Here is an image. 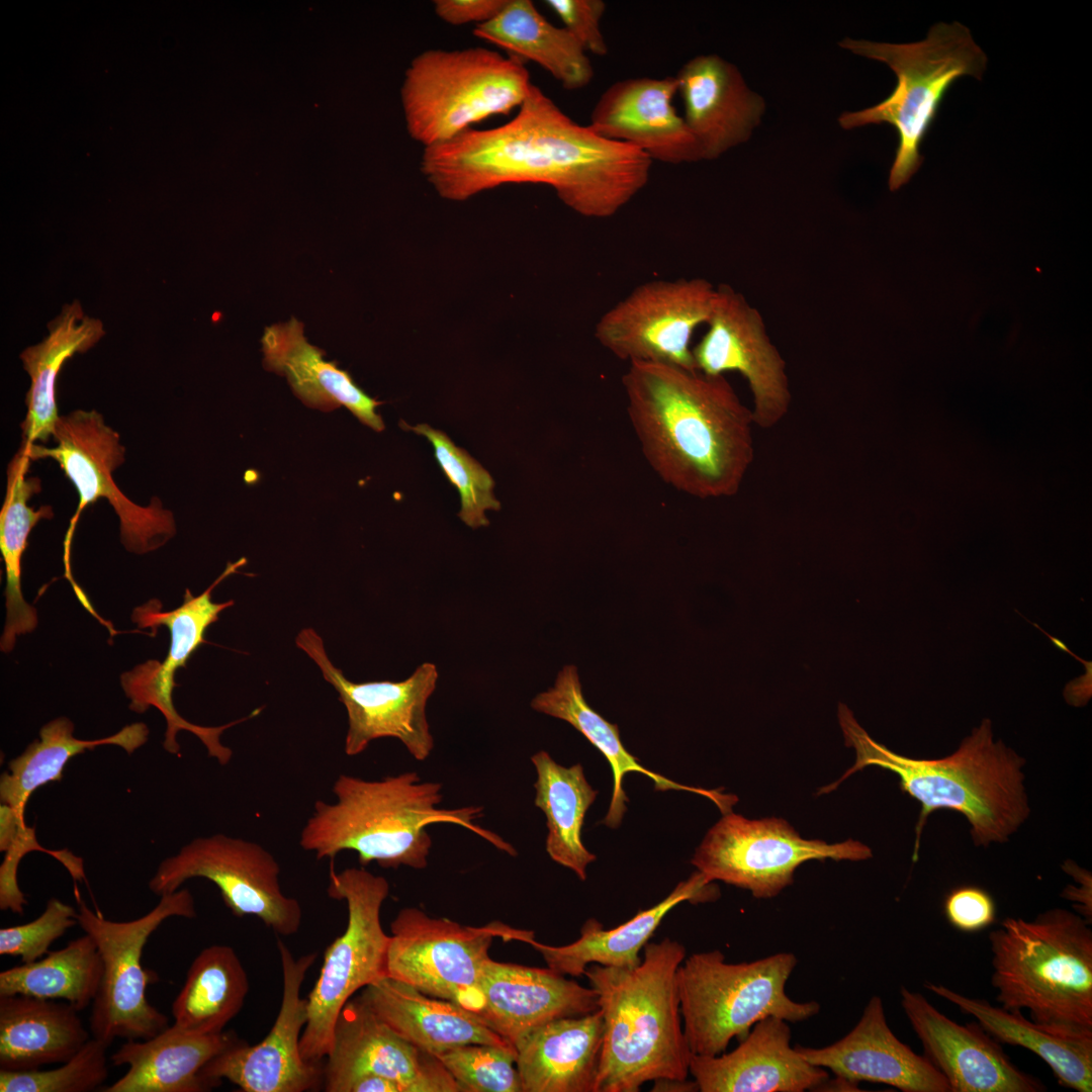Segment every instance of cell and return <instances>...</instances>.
I'll list each match as a JSON object with an SVG mask.
<instances>
[{
    "instance_id": "1",
    "label": "cell",
    "mask_w": 1092,
    "mask_h": 1092,
    "mask_svg": "<svg viewBox=\"0 0 1092 1092\" xmlns=\"http://www.w3.org/2000/svg\"><path fill=\"white\" fill-rule=\"evenodd\" d=\"M652 160L566 115L532 84L517 114L423 151L420 168L440 196L462 201L512 183L551 186L580 215L609 217L648 182Z\"/></svg>"
},
{
    "instance_id": "2",
    "label": "cell",
    "mask_w": 1092,
    "mask_h": 1092,
    "mask_svg": "<svg viewBox=\"0 0 1092 1092\" xmlns=\"http://www.w3.org/2000/svg\"><path fill=\"white\" fill-rule=\"evenodd\" d=\"M622 382L642 453L665 483L702 499L739 491L754 458V423L724 375L634 361Z\"/></svg>"
},
{
    "instance_id": "3",
    "label": "cell",
    "mask_w": 1092,
    "mask_h": 1092,
    "mask_svg": "<svg viewBox=\"0 0 1092 1092\" xmlns=\"http://www.w3.org/2000/svg\"><path fill=\"white\" fill-rule=\"evenodd\" d=\"M845 745L855 750L854 764L819 793H828L855 771L878 766L896 774L900 788L921 805L916 825L913 860L917 859L922 829L938 810L963 814L976 846L1004 843L1030 813L1022 767L1025 760L1001 740H993L992 723L985 719L950 755L916 759L895 753L874 740L852 712L838 706Z\"/></svg>"
},
{
    "instance_id": "4",
    "label": "cell",
    "mask_w": 1092,
    "mask_h": 1092,
    "mask_svg": "<svg viewBox=\"0 0 1092 1092\" xmlns=\"http://www.w3.org/2000/svg\"><path fill=\"white\" fill-rule=\"evenodd\" d=\"M441 791L440 783L421 782L416 771L376 781L341 775L333 786L336 802H315L299 844L317 859L333 860L341 851L353 850L361 866L374 861L383 869L423 870L432 847L428 826L449 823L517 854L499 835L475 824L482 807L439 808Z\"/></svg>"
},
{
    "instance_id": "5",
    "label": "cell",
    "mask_w": 1092,
    "mask_h": 1092,
    "mask_svg": "<svg viewBox=\"0 0 1092 1092\" xmlns=\"http://www.w3.org/2000/svg\"><path fill=\"white\" fill-rule=\"evenodd\" d=\"M685 958V946L664 937L647 942L634 968L585 969L604 1020L598 1092H638L649 1081L688 1079L693 1053L676 978Z\"/></svg>"
},
{
    "instance_id": "6",
    "label": "cell",
    "mask_w": 1092,
    "mask_h": 1092,
    "mask_svg": "<svg viewBox=\"0 0 1092 1092\" xmlns=\"http://www.w3.org/2000/svg\"><path fill=\"white\" fill-rule=\"evenodd\" d=\"M1090 926L1064 908L1002 920L988 935L1000 1006L1027 1010L1035 1022L1092 1028Z\"/></svg>"
},
{
    "instance_id": "7",
    "label": "cell",
    "mask_w": 1092,
    "mask_h": 1092,
    "mask_svg": "<svg viewBox=\"0 0 1092 1092\" xmlns=\"http://www.w3.org/2000/svg\"><path fill=\"white\" fill-rule=\"evenodd\" d=\"M840 46L887 64L896 74L897 85L886 99L863 110L844 112L838 118L846 129L884 122L896 129L898 147L888 181L890 190L896 191L920 168V146L949 87L963 76L980 80L987 57L970 29L957 21L934 24L926 38L917 42L844 38Z\"/></svg>"
},
{
    "instance_id": "8",
    "label": "cell",
    "mask_w": 1092,
    "mask_h": 1092,
    "mask_svg": "<svg viewBox=\"0 0 1092 1092\" xmlns=\"http://www.w3.org/2000/svg\"><path fill=\"white\" fill-rule=\"evenodd\" d=\"M797 964V957L787 951L738 964L726 963L719 949L686 957L676 978L691 1052L720 1055L734 1037L741 1040L769 1016L796 1023L818 1014V1002H797L786 993Z\"/></svg>"
},
{
    "instance_id": "9",
    "label": "cell",
    "mask_w": 1092,
    "mask_h": 1092,
    "mask_svg": "<svg viewBox=\"0 0 1092 1092\" xmlns=\"http://www.w3.org/2000/svg\"><path fill=\"white\" fill-rule=\"evenodd\" d=\"M531 85L523 62L510 55L481 47L424 51L402 86L408 132L424 149L448 142L519 108Z\"/></svg>"
},
{
    "instance_id": "10",
    "label": "cell",
    "mask_w": 1092,
    "mask_h": 1092,
    "mask_svg": "<svg viewBox=\"0 0 1092 1092\" xmlns=\"http://www.w3.org/2000/svg\"><path fill=\"white\" fill-rule=\"evenodd\" d=\"M327 892L331 898L346 902L348 922L342 935L327 947L307 997L300 1052L312 1063L329 1055L337 1019L355 992L387 977L390 940L380 920L381 906L389 894L384 877L364 868L338 873L332 863Z\"/></svg>"
},
{
    "instance_id": "11",
    "label": "cell",
    "mask_w": 1092,
    "mask_h": 1092,
    "mask_svg": "<svg viewBox=\"0 0 1092 1092\" xmlns=\"http://www.w3.org/2000/svg\"><path fill=\"white\" fill-rule=\"evenodd\" d=\"M53 438L57 445L25 444L31 460H55L76 487L79 503L64 541L65 576L75 594L82 592L72 575L71 544L81 513L99 498H105L119 519L120 539L125 549L144 554L163 546L176 533L174 516L154 497L139 506L126 497L112 479V472L124 462L125 448L119 435L104 423L101 414L77 410L60 416Z\"/></svg>"
},
{
    "instance_id": "12",
    "label": "cell",
    "mask_w": 1092,
    "mask_h": 1092,
    "mask_svg": "<svg viewBox=\"0 0 1092 1092\" xmlns=\"http://www.w3.org/2000/svg\"><path fill=\"white\" fill-rule=\"evenodd\" d=\"M194 918V899L187 889L160 896L147 914L128 921H113L79 901L78 925L91 936L102 962V977L89 1019L93 1037L108 1045L116 1038L146 1039L166 1027L168 1017L146 997L158 975L143 968L144 947L170 917Z\"/></svg>"
},
{
    "instance_id": "13",
    "label": "cell",
    "mask_w": 1092,
    "mask_h": 1092,
    "mask_svg": "<svg viewBox=\"0 0 1092 1092\" xmlns=\"http://www.w3.org/2000/svg\"><path fill=\"white\" fill-rule=\"evenodd\" d=\"M872 855L856 840L804 839L784 819L750 820L730 811L708 831L691 863L710 883L722 881L767 899L792 885L795 871L808 860L859 861Z\"/></svg>"
},
{
    "instance_id": "14",
    "label": "cell",
    "mask_w": 1092,
    "mask_h": 1092,
    "mask_svg": "<svg viewBox=\"0 0 1092 1092\" xmlns=\"http://www.w3.org/2000/svg\"><path fill=\"white\" fill-rule=\"evenodd\" d=\"M390 930L387 977L468 1010L493 938L526 943L534 938L532 931L499 921L468 926L415 907L402 908Z\"/></svg>"
},
{
    "instance_id": "15",
    "label": "cell",
    "mask_w": 1092,
    "mask_h": 1092,
    "mask_svg": "<svg viewBox=\"0 0 1092 1092\" xmlns=\"http://www.w3.org/2000/svg\"><path fill=\"white\" fill-rule=\"evenodd\" d=\"M246 560L230 563L218 578L201 595L195 597L187 588L183 604L172 610L163 611L159 600L153 599L133 609L131 620L139 628H149L156 632L159 626H165L170 632V647L163 661L148 660L120 676L121 688L129 699V709L135 713H145L154 707L166 720V732L163 747L171 754L179 755L177 742L179 731L194 734L203 743L209 756L219 764H228L233 756L231 748L221 744L219 737L223 731L256 716L253 711L249 717L236 720L217 727H205L184 719L175 709L173 690L175 672L184 667L193 652L204 642L207 628L218 620V614L234 605V601L214 603L211 601L212 589L226 576L237 571Z\"/></svg>"
},
{
    "instance_id": "16",
    "label": "cell",
    "mask_w": 1092,
    "mask_h": 1092,
    "mask_svg": "<svg viewBox=\"0 0 1092 1092\" xmlns=\"http://www.w3.org/2000/svg\"><path fill=\"white\" fill-rule=\"evenodd\" d=\"M279 874L274 856L258 843L214 834L195 838L162 860L149 889L162 896L189 879H206L235 916H255L275 933L289 936L298 931L302 913L298 901L282 892Z\"/></svg>"
},
{
    "instance_id": "17",
    "label": "cell",
    "mask_w": 1092,
    "mask_h": 1092,
    "mask_svg": "<svg viewBox=\"0 0 1092 1092\" xmlns=\"http://www.w3.org/2000/svg\"><path fill=\"white\" fill-rule=\"evenodd\" d=\"M718 288L704 278L652 280L631 291L598 321L595 337L614 356L697 370L695 330L709 322Z\"/></svg>"
},
{
    "instance_id": "18",
    "label": "cell",
    "mask_w": 1092,
    "mask_h": 1092,
    "mask_svg": "<svg viewBox=\"0 0 1092 1092\" xmlns=\"http://www.w3.org/2000/svg\"><path fill=\"white\" fill-rule=\"evenodd\" d=\"M295 643L316 663L347 710L349 727L344 750L348 756L362 753L370 742L385 737L398 739L419 761L430 756L434 738L426 707L439 676L434 663H422L401 681L358 684L332 663L322 637L313 629L301 630Z\"/></svg>"
},
{
    "instance_id": "19",
    "label": "cell",
    "mask_w": 1092,
    "mask_h": 1092,
    "mask_svg": "<svg viewBox=\"0 0 1092 1092\" xmlns=\"http://www.w3.org/2000/svg\"><path fill=\"white\" fill-rule=\"evenodd\" d=\"M717 288L708 330L693 347L697 370L709 376L740 373L751 392L754 425L770 429L787 416L792 402L787 363L758 309L731 286Z\"/></svg>"
},
{
    "instance_id": "20",
    "label": "cell",
    "mask_w": 1092,
    "mask_h": 1092,
    "mask_svg": "<svg viewBox=\"0 0 1092 1092\" xmlns=\"http://www.w3.org/2000/svg\"><path fill=\"white\" fill-rule=\"evenodd\" d=\"M283 989L277 1017L268 1034L255 1045L237 1039L207 1063L202 1075L220 1085L225 1079L245 1092H303L324 1082V1067L304 1060L300 1038L307 1021V998L300 988L316 953L295 959L277 939Z\"/></svg>"
},
{
    "instance_id": "21",
    "label": "cell",
    "mask_w": 1092,
    "mask_h": 1092,
    "mask_svg": "<svg viewBox=\"0 0 1092 1092\" xmlns=\"http://www.w3.org/2000/svg\"><path fill=\"white\" fill-rule=\"evenodd\" d=\"M380 1075L405 1092H462L440 1060L380 1020L358 996L343 1007L324 1066L327 1092H346L355 1079Z\"/></svg>"
},
{
    "instance_id": "22",
    "label": "cell",
    "mask_w": 1092,
    "mask_h": 1092,
    "mask_svg": "<svg viewBox=\"0 0 1092 1092\" xmlns=\"http://www.w3.org/2000/svg\"><path fill=\"white\" fill-rule=\"evenodd\" d=\"M901 1006L923 1056L945 1078L951 1092H1041L1045 1086L1018 1069L977 1021L959 1024L921 993L902 986Z\"/></svg>"
},
{
    "instance_id": "23",
    "label": "cell",
    "mask_w": 1092,
    "mask_h": 1092,
    "mask_svg": "<svg viewBox=\"0 0 1092 1092\" xmlns=\"http://www.w3.org/2000/svg\"><path fill=\"white\" fill-rule=\"evenodd\" d=\"M599 1009L596 991L553 970L487 960L470 1011L515 1043L549 1021Z\"/></svg>"
},
{
    "instance_id": "24",
    "label": "cell",
    "mask_w": 1092,
    "mask_h": 1092,
    "mask_svg": "<svg viewBox=\"0 0 1092 1092\" xmlns=\"http://www.w3.org/2000/svg\"><path fill=\"white\" fill-rule=\"evenodd\" d=\"M675 76L630 78L599 98L588 124L600 135L668 164L703 160L698 141L673 105Z\"/></svg>"
},
{
    "instance_id": "25",
    "label": "cell",
    "mask_w": 1092,
    "mask_h": 1092,
    "mask_svg": "<svg viewBox=\"0 0 1092 1092\" xmlns=\"http://www.w3.org/2000/svg\"><path fill=\"white\" fill-rule=\"evenodd\" d=\"M794 1048L811 1065L853 1084L882 1083L902 1092H951L939 1071L894 1034L878 995L871 997L842 1038L822 1048Z\"/></svg>"
},
{
    "instance_id": "26",
    "label": "cell",
    "mask_w": 1092,
    "mask_h": 1092,
    "mask_svg": "<svg viewBox=\"0 0 1092 1092\" xmlns=\"http://www.w3.org/2000/svg\"><path fill=\"white\" fill-rule=\"evenodd\" d=\"M787 1020L769 1016L756 1022L728 1054L692 1055L689 1071L701 1092H804L819 1088L829 1075L808 1063L791 1045Z\"/></svg>"
},
{
    "instance_id": "27",
    "label": "cell",
    "mask_w": 1092,
    "mask_h": 1092,
    "mask_svg": "<svg viewBox=\"0 0 1092 1092\" xmlns=\"http://www.w3.org/2000/svg\"><path fill=\"white\" fill-rule=\"evenodd\" d=\"M690 130L703 160H713L748 141L765 109L739 70L717 55L687 62L675 76Z\"/></svg>"
},
{
    "instance_id": "28",
    "label": "cell",
    "mask_w": 1092,
    "mask_h": 1092,
    "mask_svg": "<svg viewBox=\"0 0 1092 1092\" xmlns=\"http://www.w3.org/2000/svg\"><path fill=\"white\" fill-rule=\"evenodd\" d=\"M603 1039L600 1009L531 1030L515 1043L523 1092H598Z\"/></svg>"
},
{
    "instance_id": "29",
    "label": "cell",
    "mask_w": 1092,
    "mask_h": 1092,
    "mask_svg": "<svg viewBox=\"0 0 1092 1092\" xmlns=\"http://www.w3.org/2000/svg\"><path fill=\"white\" fill-rule=\"evenodd\" d=\"M261 343L264 368L286 377L305 405L326 413L345 406L362 424L376 432L384 430L376 413L382 402L363 391L336 362L325 360V352L306 340L301 322L291 317L266 327Z\"/></svg>"
},
{
    "instance_id": "30",
    "label": "cell",
    "mask_w": 1092,
    "mask_h": 1092,
    "mask_svg": "<svg viewBox=\"0 0 1092 1092\" xmlns=\"http://www.w3.org/2000/svg\"><path fill=\"white\" fill-rule=\"evenodd\" d=\"M233 1032L187 1033L174 1024L146 1039H126L111 1055L127 1072L103 1092H204L219 1085L202 1075L204 1066L233 1044Z\"/></svg>"
},
{
    "instance_id": "31",
    "label": "cell",
    "mask_w": 1092,
    "mask_h": 1092,
    "mask_svg": "<svg viewBox=\"0 0 1092 1092\" xmlns=\"http://www.w3.org/2000/svg\"><path fill=\"white\" fill-rule=\"evenodd\" d=\"M924 987L973 1016L998 1042L1024 1048L1039 1057L1063 1087L1092 1091V1028L1035 1022L1021 1011L993 1006L942 984L925 982Z\"/></svg>"
},
{
    "instance_id": "32",
    "label": "cell",
    "mask_w": 1092,
    "mask_h": 1092,
    "mask_svg": "<svg viewBox=\"0 0 1092 1092\" xmlns=\"http://www.w3.org/2000/svg\"><path fill=\"white\" fill-rule=\"evenodd\" d=\"M531 707L540 713L563 720L580 732L607 758L613 772V793L608 813L603 823L610 828H617L627 810L628 798L623 788L627 772H639L647 776L654 783L656 791H689L713 801L723 814L731 811L737 797L721 793V790H706L677 784L640 764L638 759L626 750L617 724H612L596 712L585 701L577 668L567 664L558 672L554 686L538 694L531 702Z\"/></svg>"
},
{
    "instance_id": "33",
    "label": "cell",
    "mask_w": 1092,
    "mask_h": 1092,
    "mask_svg": "<svg viewBox=\"0 0 1092 1092\" xmlns=\"http://www.w3.org/2000/svg\"><path fill=\"white\" fill-rule=\"evenodd\" d=\"M359 997L394 1032L433 1055L466 1043L514 1045L474 1012L389 977L365 987Z\"/></svg>"
},
{
    "instance_id": "34",
    "label": "cell",
    "mask_w": 1092,
    "mask_h": 1092,
    "mask_svg": "<svg viewBox=\"0 0 1092 1092\" xmlns=\"http://www.w3.org/2000/svg\"><path fill=\"white\" fill-rule=\"evenodd\" d=\"M710 884L697 871L687 881L678 883L658 904L639 911L615 928L605 929L597 919L589 918L581 926L580 936L569 944L552 946L534 938L528 943L542 954L549 969L563 976H581L592 964L634 968L642 961L640 950L649 942L665 915L684 901L711 899Z\"/></svg>"
},
{
    "instance_id": "35",
    "label": "cell",
    "mask_w": 1092,
    "mask_h": 1092,
    "mask_svg": "<svg viewBox=\"0 0 1092 1092\" xmlns=\"http://www.w3.org/2000/svg\"><path fill=\"white\" fill-rule=\"evenodd\" d=\"M78 1012L67 1002L0 996V1068L27 1071L70 1060L91 1038Z\"/></svg>"
},
{
    "instance_id": "36",
    "label": "cell",
    "mask_w": 1092,
    "mask_h": 1092,
    "mask_svg": "<svg viewBox=\"0 0 1092 1092\" xmlns=\"http://www.w3.org/2000/svg\"><path fill=\"white\" fill-rule=\"evenodd\" d=\"M49 335L24 349L20 360L30 377L26 416L21 423L22 443H47L59 419L56 382L65 364L76 353L92 348L104 335L100 320L86 315L78 300L67 303L49 323Z\"/></svg>"
},
{
    "instance_id": "37",
    "label": "cell",
    "mask_w": 1092,
    "mask_h": 1092,
    "mask_svg": "<svg viewBox=\"0 0 1092 1092\" xmlns=\"http://www.w3.org/2000/svg\"><path fill=\"white\" fill-rule=\"evenodd\" d=\"M473 34L519 60L532 61L568 90L586 86L594 69L586 52L564 27L549 22L530 0H508L491 20Z\"/></svg>"
},
{
    "instance_id": "38",
    "label": "cell",
    "mask_w": 1092,
    "mask_h": 1092,
    "mask_svg": "<svg viewBox=\"0 0 1092 1092\" xmlns=\"http://www.w3.org/2000/svg\"><path fill=\"white\" fill-rule=\"evenodd\" d=\"M73 732L74 724L67 717L56 718L43 725L39 737L13 758L8 770L1 775V804L10 806L24 817L32 793L48 783L62 781L65 765L71 758L108 744L119 746L131 754L147 742L150 731L145 723L136 722L110 736L93 740L76 738Z\"/></svg>"
},
{
    "instance_id": "39",
    "label": "cell",
    "mask_w": 1092,
    "mask_h": 1092,
    "mask_svg": "<svg viewBox=\"0 0 1092 1092\" xmlns=\"http://www.w3.org/2000/svg\"><path fill=\"white\" fill-rule=\"evenodd\" d=\"M249 979L235 949L224 944L203 948L190 965L172 1003L174 1025L191 1034H213L241 1011Z\"/></svg>"
},
{
    "instance_id": "40",
    "label": "cell",
    "mask_w": 1092,
    "mask_h": 1092,
    "mask_svg": "<svg viewBox=\"0 0 1092 1092\" xmlns=\"http://www.w3.org/2000/svg\"><path fill=\"white\" fill-rule=\"evenodd\" d=\"M537 771L535 806L547 819L546 851L555 862L571 870L581 881L596 860L581 840L584 816L598 792L587 783L583 767H564L546 751L532 755Z\"/></svg>"
},
{
    "instance_id": "41",
    "label": "cell",
    "mask_w": 1092,
    "mask_h": 1092,
    "mask_svg": "<svg viewBox=\"0 0 1092 1092\" xmlns=\"http://www.w3.org/2000/svg\"><path fill=\"white\" fill-rule=\"evenodd\" d=\"M32 460L24 445L13 456L7 467L6 494L0 512V551L5 567V627L22 632L38 622L37 611L23 598L21 590V559L28 544L31 529L43 519L54 517L51 506L38 510L27 505L28 499L41 489L38 477L26 474Z\"/></svg>"
},
{
    "instance_id": "42",
    "label": "cell",
    "mask_w": 1092,
    "mask_h": 1092,
    "mask_svg": "<svg viewBox=\"0 0 1092 1092\" xmlns=\"http://www.w3.org/2000/svg\"><path fill=\"white\" fill-rule=\"evenodd\" d=\"M101 977L99 951L91 936L84 933L37 961L2 971L0 996L64 1000L81 1011L95 999Z\"/></svg>"
},
{
    "instance_id": "43",
    "label": "cell",
    "mask_w": 1092,
    "mask_h": 1092,
    "mask_svg": "<svg viewBox=\"0 0 1092 1092\" xmlns=\"http://www.w3.org/2000/svg\"><path fill=\"white\" fill-rule=\"evenodd\" d=\"M400 426L425 436L431 442L439 466L459 491L460 520L473 529L488 526L485 511H498L500 504L493 495L494 481L487 470L464 449L457 447L444 432L426 424L412 427L401 421Z\"/></svg>"
},
{
    "instance_id": "44",
    "label": "cell",
    "mask_w": 1092,
    "mask_h": 1092,
    "mask_svg": "<svg viewBox=\"0 0 1092 1092\" xmlns=\"http://www.w3.org/2000/svg\"><path fill=\"white\" fill-rule=\"evenodd\" d=\"M108 1044L91 1037L70 1060L52 1070L0 1069L1 1092H88L108 1077Z\"/></svg>"
},
{
    "instance_id": "45",
    "label": "cell",
    "mask_w": 1092,
    "mask_h": 1092,
    "mask_svg": "<svg viewBox=\"0 0 1092 1092\" xmlns=\"http://www.w3.org/2000/svg\"><path fill=\"white\" fill-rule=\"evenodd\" d=\"M462 1092H523L514 1045L466 1043L436 1053Z\"/></svg>"
},
{
    "instance_id": "46",
    "label": "cell",
    "mask_w": 1092,
    "mask_h": 1092,
    "mask_svg": "<svg viewBox=\"0 0 1092 1092\" xmlns=\"http://www.w3.org/2000/svg\"><path fill=\"white\" fill-rule=\"evenodd\" d=\"M0 850L5 851L0 867V908L22 914L27 904L17 882V870L21 858L30 851L47 852L69 871L76 881L85 879L83 860L68 850H49L37 842L35 828L25 824L24 817L8 805H0Z\"/></svg>"
},
{
    "instance_id": "47",
    "label": "cell",
    "mask_w": 1092,
    "mask_h": 1092,
    "mask_svg": "<svg viewBox=\"0 0 1092 1092\" xmlns=\"http://www.w3.org/2000/svg\"><path fill=\"white\" fill-rule=\"evenodd\" d=\"M78 909L52 898L43 912L30 922L0 929V954L32 963L49 952L54 941L78 924Z\"/></svg>"
},
{
    "instance_id": "48",
    "label": "cell",
    "mask_w": 1092,
    "mask_h": 1092,
    "mask_svg": "<svg viewBox=\"0 0 1092 1092\" xmlns=\"http://www.w3.org/2000/svg\"><path fill=\"white\" fill-rule=\"evenodd\" d=\"M545 3L585 52L597 56L608 54V44L601 29V20L606 9L604 1L547 0Z\"/></svg>"
},
{
    "instance_id": "49",
    "label": "cell",
    "mask_w": 1092,
    "mask_h": 1092,
    "mask_svg": "<svg viewBox=\"0 0 1092 1092\" xmlns=\"http://www.w3.org/2000/svg\"><path fill=\"white\" fill-rule=\"evenodd\" d=\"M948 922L964 932L984 929L995 921L996 906L992 896L978 886L966 885L951 890L943 903Z\"/></svg>"
},
{
    "instance_id": "50",
    "label": "cell",
    "mask_w": 1092,
    "mask_h": 1092,
    "mask_svg": "<svg viewBox=\"0 0 1092 1092\" xmlns=\"http://www.w3.org/2000/svg\"><path fill=\"white\" fill-rule=\"evenodd\" d=\"M508 0H436L434 11L444 22L451 25L485 23L493 19Z\"/></svg>"
},
{
    "instance_id": "51",
    "label": "cell",
    "mask_w": 1092,
    "mask_h": 1092,
    "mask_svg": "<svg viewBox=\"0 0 1092 1092\" xmlns=\"http://www.w3.org/2000/svg\"><path fill=\"white\" fill-rule=\"evenodd\" d=\"M1063 870L1069 875H1071L1078 885H1068L1063 891L1062 896L1074 902V908L1076 909V912L1091 924V874L1088 871L1079 868L1072 861H1067L1063 867Z\"/></svg>"
},
{
    "instance_id": "52",
    "label": "cell",
    "mask_w": 1092,
    "mask_h": 1092,
    "mask_svg": "<svg viewBox=\"0 0 1092 1092\" xmlns=\"http://www.w3.org/2000/svg\"><path fill=\"white\" fill-rule=\"evenodd\" d=\"M346 1092H405L398 1082L380 1075L369 1074L355 1079Z\"/></svg>"
},
{
    "instance_id": "53",
    "label": "cell",
    "mask_w": 1092,
    "mask_h": 1092,
    "mask_svg": "<svg viewBox=\"0 0 1092 1092\" xmlns=\"http://www.w3.org/2000/svg\"><path fill=\"white\" fill-rule=\"evenodd\" d=\"M652 1091H699L695 1081L660 1079L654 1081Z\"/></svg>"
}]
</instances>
